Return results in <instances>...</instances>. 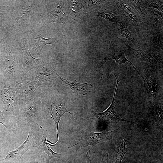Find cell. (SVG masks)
Wrapping results in <instances>:
<instances>
[{
  "label": "cell",
  "mask_w": 163,
  "mask_h": 163,
  "mask_svg": "<svg viewBox=\"0 0 163 163\" xmlns=\"http://www.w3.org/2000/svg\"><path fill=\"white\" fill-rule=\"evenodd\" d=\"M42 108L41 99L37 90L20 102L15 117L16 123L22 126L40 125L42 122L41 117Z\"/></svg>",
  "instance_id": "6da1fadb"
},
{
  "label": "cell",
  "mask_w": 163,
  "mask_h": 163,
  "mask_svg": "<svg viewBox=\"0 0 163 163\" xmlns=\"http://www.w3.org/2000/svg\"><path fill=\"white\" fill-rule=\"evenodd\" d=\"M15 81L0 77V108L6 118L11 120H15L20 104Z\"/></svg>",
  "instance_id": "7a4b0ae2"
},
{
  "label": "cell",
  "mask_w": 163,
  "mask_h": 163,
  "mask_svg": "<svg viewBox=\"0 0 163 163\" xmlns=\"http://www.w3.org/2000/svg\"><path fill=\"white\" fill-rule=\"evenodd\" d=\"M39 95L42 106L41 116V120H43L45 116L50 115L52 116L56 125L57 141L54 143L49 142L50 145L54 146L56 145L59 141L58 134L59 124L62 116L66 112L70 114L72 117L75 114L71 113L67 110L66 106L65 101L62 98L58 96L50 97H43L40 94Z\"/></svg>",
  "instance_id": "3957f363"
},
{
  "label": "cell",
  "mask_w": 163,
  "mask_h": 163,
  "mask_svg": "<svg viewBox=\"0 0 163 163\" xmlns=\"http://www.w3.org/2000/svg\"><path fill=\"white\" fill-rule=\"evenodd\" d=\"M18 99L20 103L32 95L40 86L50 85L49 80L39 76L32 70L15 81Z\"/></svg>",
  "instance_id": "277c9868"
},
{
  "label": "cell",
  "mask_w": 163,
  "mask_h": 163,
  "mask_svg": "<svg viewBox=\"0 0 163 163\" xmlns=\"http://www.w3.org/2000/svg\"><path fill=\"white\" fill-rule=\"evenodd\" d=\"M34 124L29 126V130L26 140L16 149L8 152L4 159L1 161L8 163H21V159L24 154L28 150L35 147L38 138L37 130H35Z\"/></svg>",
  "instance_id": "5b68a950"
},
{
  "label": "cell",
  "mask_w": 163,
  "mask_h": 163,
  "mask_svg": "<svg viewBox=\"0 0 163 163\" xmlns=\"http://www.w3.org/2000/svg\"><path fill=\"white\" fill-rule=\"evenodd\" d=\"M21 68L17 55L9 50L5 51L3 62V74L1 76L15 81L20 77Z\"/></svg>",
  "instance_id": "8992f818"
},
{
  "label": "cell",
  "mask_w": 163,
  "mask_h": 163,
  "mask_svg": "<svg viewBox=\"0 0 163 163\" xmlns=\"http://www.w3.org/2000/svg\"><path fill=\"white\" fill-rule=\"evenodd\" d=\"M38 138L35 147L38 149L42 160L46 163H49L50 160L54 158H60L61 154L53 151L47 142V131L40 125H37Z\"/></svg>",
  "instance_id": "52a82bcc"
},
{
  "label": "cell",
  "mask_w": 163,
  "mask_h": 163,
  "mask_svg": "<svg viewBox=\"0 0 163 163\" xmlns=\"http://www.w3.org/2000/svg\"><path fill=\"white\" fill-rule=\"evenodd\" d=\"M119 129L110 131H104L100 133L87 132L82 136L80 139L78 140L79 142L75 145L79 144L83 149L91 145V150L93 146L100 142L114 139V135Z\"/></svg>",
  "instance_id": "ba28073f"
},
{
  "label": "cell",
  "mask_w": 163,
  "mask_h": 163,
  "mask_svg": "<svg viewBox=\"0 0 163 163\" xmlns=\"http://www.w3.org/2000/svg\"><path fill=\"white\" fill-rule=\"evenodd\" d=\"M132 132V131L129 130L119 139L113 154L110 156L108 155L109 163H121L125 154L130 148Z\"/></svg>",
  "instance_id": "9c48e42d"
},
{
  "label": "cell",
  "mask_w": 163,
  "mask_h": 163,
  "mask_svg": "<svg viewBox=\"0 0 163 163\" xmlns=\"http://www.w3.org/2000/svg\"><path fill=\"white\" fill-rule=\"evenodd\" d=\"M113 74L116 78L117 84L111 103L105 111L98 113L93 111V114L98 119L108 124L117 123L120 121H125L131 123L130 121L121 118V117L119 116L115 111L114 103L117 88L119 83L121 80L124 78L125 76H124L122 78H120L116 74Z\"/></svg>",
  "instance_id": "30bf717a"
},
{
  "label": "cell",
  "mask_w": 163,
  "mask_h": 163,
  "mask_svg": "<svg viewBox=\"0 0 163 163\" xmlns=\"http://www.w3.org/2000/svg\"><path fill=\"white\" fill-rule=\"evenodd\" d=\"M136 72L143 80L146 94L150 97L156 99L158 94L159 86L153 74L147 69L141 72L137 70Z\"/></svg>",
  "instance_id": "8fae6325"
},
{
  "label": "cell",
  "mask_w": 163,
  "mask_h": 163,
  "mask_svg": "<svg viewBox=\"0 0 163 163\" xmlns=\"http://www.w3.org/2000/svg\"><path fill=\"white\" fill-rule=\"evenodd\" d=\"M18 42L22 49L23 54V64L20 72V77H21L36 68L41 60L36 59L32 55L26 44L19 43Z\"/></svg>",
  "instance_id": "7c38bea8"
},
{
  "label": "cell",
  "mask_w": 163,
  "mask_h": 163,
  "mask_svg": "<svg viewBox=\"0 0 163 163\" xmlns=\"http://www.w3.org/2000/svg\"><path fill=\"white\" fill-rule=\"evenodd\" d=\"M56 79L62 85L71 88L73 93L77 95H86L91 91L92 87V85L91 84L78 83L75 80L72 82L69 81L61 77L59 75Z\"/></svg>",
  "instance_id": "4fadbf2b"
},
{
  "label": "cell",
  "mask_w": 163,
  "mask_h": 163,
  "mask_svg": "<svg viewBox=\"0 0 163 163\" xmlns=\"http://www.w3.org/2000/svg\"><path fill=\"white\" fill-rule=\"evenodd\" d=\"M125 44L133 56L140 60L149 62L152 64H157L162 61L160 56L152 52L135 50Z\"/></svg>",
  "instance_id": "5bb4252c"
},
{
  "label": "cell",
  "mask_w": 163,
  "mask_h": 163,
  "mask_svg": "<svg viewBox=\"0 0 163 163\" xmlns=\"http://www.w3.org/2000/svg\"><path fill=\"white\" fill-rule=\"evenodd\" d=\"M33 70L39 76H46L49 79L56 78L58 75L54 68L50 64L41 60L37 67Z\"/></svg>",
  "instance_id": "9a60e30c"
},
{
  "label": "cell",
  "mask_w": 163,
  "mask_h": 163,
  "mask_svg": "<svg viewBox=\"0 0 163 163\" xmlns=\"http://www.w3.org/2000/svg\"><path fill=\"white\" fill-rule=\"evenodd\" d=\"M111 59L114 60L119 65L124 63L126 66V62H129L133 66L134 69L136 71L137 70L132 63L126 57L125 51L123 50L113 51L108 53L104 58L103 64Z\"/></svg>",
  "instance_id": "2e32d148"
},
{
  "label": "cell",
  "mask_w": 163,
  "mask_h": 163,
  "mask_svg": "<svg viewBox=\"0 0 163 163\" xmlns=\"http://www.w3.org/2000/svg\"><path fill=\"white\" fill-rule=\"evenodd\" d=\"M53 38H45L43 37L40 33L35 34L33 36L34 46L36 52L38 55H40L44 46L47 44H52Z\"/></svg>",
  "instance_id": "e0dca14e"
},
{
  "label": "cell",
  "mask_w": 163,
  "mask_h": 163,
  "mask_svg": "<svg viewBox=\"0 0 163 163\" xmlns=\"http://www.w3.org/2000/svg\"><path fill=\"white\" fill-rule=\"evenodd\" d=\"M65 15V13L61 8H56L50 12V14L46 18V23L54 22L64 23L62 19Z\"/></svg>",
  "instance_id": "ac0fdd59"
},
{
  "label": "cell",
  "mask_w": 163,
  "mask_h": 163,
  "mask_svg": "<svg viewBox=\"0 0 163 163\" xmlns=\"http://www.w3.org/2000/svg\"><path fill=\"white\" fill-rule=\"evenodd\" d=\"M119 31L121 35L134 44L135 39L128 27L125 24L120 23L118 25Z\"/></svg>",
  "instance_id": "d6986e66"
},
{
  "label": "cell",
  "mask_w": 163,
  "mask_h": 163,
  "mask_svg": "<svg viewBox=\"0 0 163 163\" xmlns=\"http://www.w3.org/2000/svg\"><path fill=\"white\" fill-rule=\"evenodd\" d=\"M118 2L124 13L131 19L137 22V19L136 14L125 3L120 2V1H118Z\"/></svg>",
  "instance_id": "ffe728a7"
},
{
  "label": "cell",
  "mask_w": 163,
  "mask_h": 163,
  "mask_svg": "<svg viewBox=\"0 0 163 163\" xmlns=\"http://www.w3.org/2000/svg\"><path fill=\"white\" fill-rule=\"evenodd\" d=\"M142 2L147 7L155 8L163 12V1L145 0Z\"/></svg>",
  "instance_id": "44dd1931"
},
{
  "label": "cell",
  "mask_w": 163,
  "mask_h": 163,
  "mask_svg": "<svg viewBox=\"0 0 163 163\" xmlns=\"http://www.w3.org/2000/svg\"><path fill=\"white\" fill-rule=\"evenodd\" d=\"M95 15L103 18L112 23H115L117 20V18L115 15L106 11L98 12Z\"/></svg>",
  "instance_id": "7402d4cb"
},
{
  "label": "cell",
  "mask_w": 163,
  "mask_h": 163,
  "mask_svg": "<svg viewBox=\"0 0 163 163\" xmlns=\"http://www.w3.org/2000/svg\"><path fill=\"white\" fill-rule=\"evenodd\" d=\"M0 123L2 124L8 131L14 132L15 130L14 128H13L8 120L4 116L3 113L0 108Z\"/></svg>",
  "instance_id": "603a6c76"
},
{
  "label": "cell",
  "mask_w": 163,
  "mask_h": 163,
  "mask_svg": "<svg viewBox=\"0 0 163 163\" xmlns=\"http://www.w3.org/2000/svg\"><path fill=\"white\" fill-rule=\"evenodd\" d=\"M153 110L155 117L162 125L163 118L162 109L159 106L156 105L153 107Z\"/></svg>",
  "instance_id": "cb8c5ba5"
},
{
  "label": "cell",
  "mask_w": 163,
  "mask_h": 163,
  "mask_svg": "<svg viewBox=\"0 0 163 163\" xmlns=\"http://www.w3.org/2000/svg\"><path fill=\"white\" fill-rule=\"evenodd\" d=\"M128 1L134 6L140 14L144 16L143 12L141 8V4L139 0H129Z\"/></svg>",
  "instance_id": "d4e9b609"
},
{
  "label": "cell",
  "mask_w": 163,
  "mask_h": 163,
  "mask_svg": "<svg viewBox=\"0 0 163 163\" xmlns=\"http://www.w3.org/2000/svg\"><path fill=\"white\" fill-rule=\"evenodd\" d=\"M95 154L100 159L101 163H109L108 159V152L106 155L101 153H96Z\"/></svg>",
  "instance_id": "484cf974"
},
{
  "label": "cell",
  "mask_w": 163,
  "mask_h": 163,
  "mask_svg": "<svg viewBox=\"0 0 163 163\" xmlns=\"http://www.w3.org/2000/svg\"><path fill=\"white\" fill-rule=\"evenodd\" d=\"M90 150L91 149H90V150L87 152L86 153V163H92L90 156Z\"/></svg>",
  "instance_id": "4316f807"
}]
</instances>
